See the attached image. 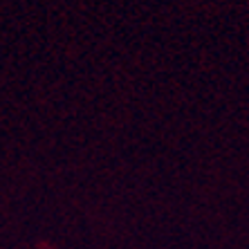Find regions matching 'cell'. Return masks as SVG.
Listing matches in <instances>:
<instances>
[]
</instances>
